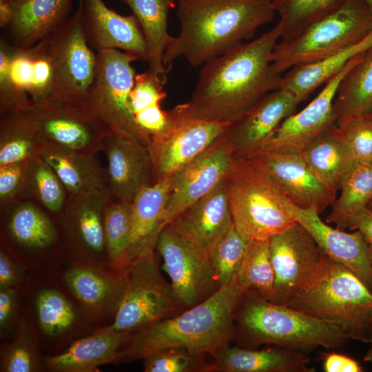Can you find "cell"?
<instances>
[{
  "label": "cell",
  "mask_w": 372,
  "mask_h": 372,
  "mask_svg": "<svg viewBox=\"0 0 372 372\" xmlns=\"http://www.w3.org/2000/svg\"><path fill=\"white\" fill-rule=\"evenodd\" d=\"M168 112V122L147 145L154 183L173 176L223 135L230 124L194 117L187 103Z\"/></svg>",
  "instance_id": "12"
},
{
  "label": "cell",
  "mask_w": 372,
  "mask_h": 372,
  "mask_svg": "<svg viewBox=\"0 0 372 372\" xmlns=\"http://www.w3.org/2000/svg\"><path fill=\"white\" fill-rule=\"evenodd\" d=\"M296 220L310 234L323 252L332 260L352 271L372 291V264L369 244L362 233L335 229L320 218L315 207L300 208L292 204Z\"/></svg>",
  "instance_id": "22"
},
{
  "label": "cell",
  "mask_w": 372,
  "mask_h": 372,
  "mask_svg": "<svg viewBox=\"0 0 372 372\" xmlns=\"http://www.w3.org/2000/svg\"><path fill=\"white\" fill-rule=\"evenodd\" d=\"M23 278L19 266L2 249L0 250V289L16 288Z\"/></svg>",
  "instance_id": "48"
},
{
  "label": "cell",
  "mask_w": 372,
  "mask_h": 372,
  "mask_svg": "<svg viewBox=\"0 0 372 372\" xmlns=\"http://www.w3.org/2000/svg\"><path fill=\"white\" fill-rule=\"evenodd\" d=\"M210 372H313L306 352L277 347L262 349L228 346L211 356Z\"/></svg>",
  "instance_id": "28"
},
{
  "label": "cell",
  "mask_w": 372,
  "mask_h": 372,
  "mask_svg": "<svg viewBox=\"0 0 372 372\" xmlns=\"http://www.w3.org/2000/svg\"><path fill=\"white\" fill-rule=\"evenodd\" d=\"M339 128L355 163H372V116H358Z\"/></svg>",
  "instance_id": "45"
},
{
  "label": "cell",
  "mask_w": 372,
  "mask_h": 372,
  "mask_svg": "<svg viewBox=\"0 0 372 372\" xmlns=\"http://www.w3.org/2000/svg\"><path fill=\"white\" fill-rule=\"evenodd\" d=\"M369 256H370L371 262V264H372V243L369 244Z\"/></svg>",
  "instance_id": "54"
},
{
  "label": "cell",
  "mask_w": 372,
  "mask_h": 372,
  "mask_svg": "<svg viewBox=\"0 0 372 372\" xmlns=\"http://www.w3.org/2000/svg\"><path fill=\"white\" fill-rule=\"evenodd\" d=\"M120 1L127 5L138 21L147 45L149 71L166 79L163 56L173 38L167 31V20L174 0Z\"/></svg>",
  "instance_id": "32"
},
{
  "label": "cell",
  "mask_w": 372,
  "mask_h": 372,
  "mask_svg": "<svg viewBox=\"0 0 372 372\" xmlns=\"http://www.w3.org/2000/svg\"><path fill=\"white\" fill-rule=\"evenodd\" d=\"M366 4L367 5L368 8H369L371 14H372V0H363Z\"/></svg>",
  "instance_id": "53"
},
{
  "label": "cell",
  "mask_w": 372,
  "mask_h": 372,
  "mask_svg": "<svg viewBox=\"0 0 372 372\" xmlns=\"http://www.w3.org/2000/svg\"><path fill=\"white\" fill-rule=\"evenodd\" d=\"M110 196L105 187L68 197L63 226L79 261L106 263L103 215Z\"/></svg>",
  "instance_id": "19"
},
{
  "label": "cell",
  "mask_w": 372,
  "mask_h": 372,
  "mask_svg": "<svg viewBox=\"0 0 372 372\" xmlns=\"http://www.w3.org/2000/svg\"><path fill=\"white\" fill-rule=\"evenodd\" d=\"M35 309L38 322L43 333L56 337L69 331L76 320L75 309L60 291L45 289L37 296Z\"/></svg>",
  "instance_id": "42"
},
{
  "label": "cell",
  "mask_w": 372,
  "mask_h": 372,
  "mask_svg": "<svg viewBox=\"0 0 372 372\" xmlns=\"http://www.w3.org/2000/svg\"><path fill=\"white\" fill-rule=\"evenodd\" d=\"M367 207L372 209V200L369 202Z\"/></svg>",
  "instance_id": "55"
},
{
  "label": "cell",
  "mask_w": 372,
  "mask_h": 372,
  "mask_svg": "<svg viewBox=\"0 0 372 372\" xmlns=\"http://www.w3.org/2000/svg\"><path fill=\"white\" fill-rule=\"evenodd\" d=\"M349 229L358 230L368 244L372 243V209L365 207L359 210L351 218Z\"/></svg>",
  "instance_id": "50"
},
{
  "label": "cell",
  "mask_w": 372,
  "mask_h": 372,
  "mask_svg": "<svg viewBox=\"0 0 372 372\" xmlns=\"http://www.w3.org/2000/svg\"><path fill=\"white\" fill-rule=\"evenodd\" d=\"M24 109L45 143L89 154L102 149L107 132L85 107L49 98Z\"/></svg>",
  "instance_id": "14"
},
{
  "label": "cell",
  "mask_w": 372,
  "mask_h": 372,
  "mask_svg": "<svg viewBox=\"0 0 372 372\" xmlns=\"http://www.w3.org/2000/svg\"><path fill=\"white\" fill-rule=\"evenodd\" d=\"M370 344V347L364 355L363 360L364 362L371 363L372 365V342Z\"/></svg>",
  "instance_id": "52"
},
{
  "label": "cell",
  "mask_w": 372,
  "mask_h": 372,
  "mask_svg": "<svg viewBox=\"0 0 372 372\" xmlns=\"http://www.w3.org/2000/svg\"><path fill=\"white\" fill-rule=\"evenodd\" d=\"M244 295L270 300L274 290V272L271 261L269 240L248 241L236 276Z\"/></svg>",
  "instance_id": "39"
},
{
  "label": "cell",
  "mask_w": 372,
  "mask_h": 372,
  "mask_svg": "<svg viewBox=\"0 0 372 372\" xmlns=\"http://www.w3.org/2000/svg\"><path fill=\"white\" fill-rule=\"evenodd\" d=\"M63 279L90 316L96 320L114 317L127 287L126 272L94 261L75 262Z\"/></svg>",
  "instance_id": "21"
},
{
  "label": "cell",
  "mask_w": 372,
  "mask_h": 372,
  "mask_svg": "<svg viewBox=\"0 0 372 372\" xmlns=\"http://www.w3.org/2000/svg\"><path fill=\"white\" fill-rule=\"evenodd\" d=\"M96 154L74 151L45 143L39 155L54 170L68 196L107 187L106 172Z\"/></svg>",
  "instance_id": "29"
},
{
  "label": "cell",
  "mask_w": 372,
  "mask_h": 372,
  "mask_svg": "<svg viewBox=\"0 0 372 372\" xmlns=\"http://www.w3.org/2000/svg\"><path fill=\"white\" fill-rule=\"evenodd\" d=\"M274 272L271 302L289 306L324 271L330 258L297 221L269 239Z\"/></svg>",
  "instance_id": "11"
},
{
  "label": "cell",
  "mask_w": 372,
  "mask_h": 372,
  "mask_svg": "<svg viewBox=\"0 0 372 372\" xmlns=\"http://www.w3.org/2000/svg\"><path fill=\"white\" fill-rule=\"evenodd\" d=\"M131 333L121 332L110 325L71 344L63 353L47 357L44 366L52 372H94L107 364L118 363L121 349Z\"/></svg>",
  "instance_id": "27"
},
{
  "label": "cell",
  "mask_w": 372,
  "mask_h": 372,
  "mask_svg": "<svg viewBox=\"0 0 372 372\" xmlns=\"http://www.w3.org/2000/svg\"><path fill=\"white\" fill-rule=\"evenodd\" d=\"M280 39L276 23L258 38L202 65L187 102L191 114L200 119L231 124L265 95L280 89L283 74L273 70L270 59Z\"/></svg>",
  "instance_id": "1"
},
{
  "label": "cell",
  "mask_w": 372,
  "mask_h": 372,
  "mask_svg": "<svg viewBox=\"0 0 372 372\" xmlns=\"http://www.w3.org/2000/svg\"><path fill=\"white\" fill-rule=\"evenodd\" d=\"M247 244L232 223L210 247L207 254L220 288L237 276Z\"/></svg>",
  "instance_id": "41"
},
{
  "label": "cell",
  "mask_w": 372,
  "mask_h": 372,
  "mask_svg": "<svg viewBox=\"0 0 372 372\" xmlns=\"http://www.w3.org/2000/svg\"><path fill=\"white\" fill-rule=\"evenodd\" d=\"M235 159L225 133L195 159L172 176L165 207L168 225L188 206L225 180Z\"/></svg>",
  "instance_id": "15"
},
{
  "label": "cell",
  "mask_w": 372,
  "mask_h": 372,
  "mask_svg": "<svg viewBox=\"0 0 372 372\" xmlns=\"http://www.w3.org/2000/svg\"><path fill=\"white\" fill-rule=\"evenodd\" d=\"M106 263L127 272L131 266L129 247L132 233V203L110 199L103 215Z\"/></svg>",
  "instance_id": "36"
},
{
  "label": "cell",
  "mask_w": 372,
  "mask_h": 372,
  "mask_svg": "<svg viewBox=\"0 0 372 372\" xmlns=\"http://www.w3.org/2000/svg\"><path fill=\"white\" fill-rule=\"evenodd\" d=\"M45 144L24 108L1 114L0 166L27 161Z\"/></svg>",
  "instance_id": "34"
},
{
  "label": "cell",
  "mask_w": 372,
  "mask_h": 372,
  "mask_svg": "<svg viewBox=\"0 0 372 372\" xmlns=\"http://www.w3.org/2000/svg\"><path fill=\"white\" fill-rule=\"evenodd\" d=\"M232 223L226 178L185 208L168 225L207 254L212 244Z\"/></svg>",
  "instance_id": "25"
},
{
  "label": "cell",
  "mask_w": 372,
  "mask_h": 372,
  "mask_svg": "<svg viewBox=\"0 0 372 372\" xmlns=\"http://www.w3.org/2000/svg\"><path fill=\"white\" fill-rule=\"evenodd\" d=\"M325 372H362V368L355 360L342 354L331 353L324 356Z\"/></svg>",
  "instance_id": "49"
},
{
  "label": "cell",
  "mask_w": 372,
  "mask_h": 372,
  "mask_svg": "<svg viewBox=\"0 0 372 372\" xmlns=\"http://www.w3.org/2000/svg\"><path fill=\"white\" fill-rule=\"evenodd\" d=\"M156 248L163 258V269L186 309L200 304L220 289L208 254L169 225L161 231Z\"/></svg>",
  "instance_id": "13"
},
{
  "label": "cell",
  "mask_w": 372,
  "mask_h": 372,
  "mask_svg": "<svg viewBox=\"0 0 372 372\" xmlns=\"http://www.w3.org/2000/svg\"><path fill=\"white\" fill-rule=\"evenodd\" d=\"M86 39L96 52L117 49L147 61V45L134 14L124 16L108 8L103 0H79Z\"/></svg>",
  "instance_id": "23"
},
{
  "label": "cell",
  "mask_w": 372,
  "mask_h": 372,
  "mask_svg": "<svg viewBox=\"0 0 372 372\" xmlns=\"http://www.w3.org/2000/svg\"><path fill=\"white\" fill-rule=\"evenodd\" d=\"M362 53L353 58L341 72L324 84L320 93L304 108L286 118L260 151L300 154L335 125L333 102L338 85Z\"/></svg>",
  "instance_id": "16"
},
{
  "label": "cell",
  "mask_w": 372,
  "mask_h": 372,
  "mask_svg": "<svg viewBox=\"0 0 372 372\" xmlns=\"http://www.w3.org/2000/svg\"><path fill=\"white\" fill-rule=\"evenodd\" d=\"M7 231L18 245L31 250H43L57 239L56 227L49 217L30 202L14 205L10 209Z\"/></svg>",
  "instance_id": "35"
},
{
  "label": "cell",
  "mask_w": 372,
  "mask_h": 372,
  "mask_svg": "<svg viewBox=\"0 0 372 372\" xmlns=\"http://www.w3.org/2000/svg\"><path fill=\"white\" fill-rule=\"evenodd\" d=\"M340 190L326 220L338 228H349L353 216L372 200V163H355Z\"/></svg>",
  "instance_id": "38"
},
{
  "label": "cell",
  "mask_w": 372,
  "mask_h": 372,
  "mask_svg": "<svg viewBox=\"0 0 372 372\" xmlns=\"http://www.w3.org/2000/svg\"><path fill=\"white\" fill-rule=\"evenodd\" d=\"M72 6V0H0L1 40L13 48H30L61 25Z\"/></svg>",
  "instance_id": "17"
},
{
  "label": "cell",
  "mask_w": 372,
  "mask_h": 372,
  "mask_svg": "<svg viewBox=\"0 0 372 372\" xmlns=\"http://www.w3.org/2000/svg\"><path fill=\"white\" fill-rule=\"evenodd\" d=\"M372 109V48L348 70L340 82L333 102L335 125L368 114Z\"/></svg>",
  "instance_id": "33"
},
{
  "label": "cell",
  "mask_w": 372,
  "mask_h": 372,
  "mask_svg": "<svg viewBox=\"0 0 372 372\" xmlns=\"http://www.w3.org/2000/svg\"><path fill=\"white\" fill-rule=\"evenodd\" d=\"M27 161L0 166L1 205L10 203L23 191Z\"/></svg>",
  "instance_id": "46"
},
{
  "label": "cell",
  "mask_w": 372,
  "mask_h": 372,
  "mask_svg": "<svg viewBox=\"0 0 372 372\" xmlns=\"http://www.w3.org/2000/svg\"><path fill=\"white\" fill-rule=\"evenodd\" d=\"M45 39L54 70L50 98L85 107L95 79L96 52L85 36L79 1L75 12Z\"/></svg>",
  "instance_id": "9"
},
{
  "label": "cell",
  "mask_w": 372,
  "mask_h": 372,
  "mask_svg": "<svg viewBox=\"0 0 372 372\" xmlns=\"http://www.w3.org/2000/svg\"><path fill=\"white\" fill-rule=\"evenodd\" d=\"M288 307L337 323L350 339L363 342L372 319V291L330 259L323 273Z\"/></svg>",
  "instance_id": "6"
},
{
  "label": "cell",
  "mask_w": 372,
  "mask_h": 372,
  "mask_svg": "<svg viewBox=\"0 0 372 372\" xmlns=\"http://www.w3.org/2000/svg\"><path fill=\"white\" fill-rule=\"evenodd\" d=\"M363 342L371 343L372 342V319L369 324L366 332L365 333Z\"/></svg>",
  "instance_id": "51"
},
{
  "label": "cell",
  "mask_w": 372,
  "mask_h": 372,
  "mask_svg": "<svg viewBox=\"0 0 372 372\" xmlns=\"http://www.w3.org/2000/svg\"><path fill=\"white\" fill-rule=\"evenodd\" d=\"M370 114V115L372 116V109H371V111H370L368 114Z\"/></svg>",
  "instance_id": "56"
},
{
  "label": "cell",
  "mask_w": 372,
  "mask_h": 372,
  "mask_svg": "<svg viewBox=\"0 0 372 372\" xmlns=\"http://www.w3.org/2000/svg\"><path fill=\"white\" fill-rule=\"evenodd\" d=\"M345 0H273L276 14L279 15L280 41H292L311 26L329 16Z\"/></svg>",
  "instance_id": "37"
},
{
  "label": "cell",
  "mask_w": 372,
  "mask_h": 372,
  "mask_svg": "<svg viewBox=\"0 0 372 372\" xmlns=\"http://www.w3.org/2000/svg\"><path fill=\"white\" fill-rule=\"evenodd\" d=\"M315 175L328 187L337 192L355 165L340 129L332 126L301 153Z\"/></svg>",
  "instance_id": "31"
},
{
  "label": "cell",
  "mask_w": 372,
  "mask_h": 372,
  "mask_svg": "<svg viewBox=\"0 0 372 372\" xmlns=\"http://www.w3.org/2000/svg\"><path fill=\"white\" fill-rule=\"evenodd\" d=\"M298 103L282 88L262 97L227 128V136L235 158H251L260 152L282 122L295 113Z\"/></svg>",
  "instance_id": "18"
},
{
  "label": "cell",
  "mask_w": 372,
  "mask_h": 372,
  "mask_svg": "<svg viewBox=\"0 0 372 372\" xmlns=\"http://www.w3.org/2000/svg\"><path fill=\"white\" fill-rule=\"evenodd\" d=\"M235 336L245 347L272 344L306 353L342 348L350 339L337 323L251 295H243L238 304Z\"/></svg>",
  "instance_id": "4"
},
{
  "label": "cell",
  "mask_w": 372,
  "mask_h": 372,
  "mask_svg": "<svg viewBox=\"0 0 372 372\" xmlns=\"http://www.w3.org/2000/svg\"><path fill=\"white\" fill-rule=\"evenodd\" d=\"M372 48V32L360 42L318 61L295 66L283 74L281 88L298 104L338 74L357 55Z\"/></svg>",
  "instance_id": "30"
},
{
  "label": "cell",
  "mask_w": 372,
  "mask_h": 372,
  "mask_svg": "<svg viewBox=\"0 0 372 372\" xmlns=\"http://www.w3.org/2000/svg\"><path fill=\"white\" fill-rule=\"evenodd\" d=\"M126 274L125 294L110 325L114 330L132 333L186 309L162 276L154 254L134 261Z\"/></svg>",
  "instance_id": "10"
},
{
  "label": "cell",
  "mask_w": 372,
  "mask_h": 372,
  "mask_svg": "<svg viewBox=\"0 0 372 372\" xmlns=\"http://www.w3.org/2000/svg\"><path fill=\"white\" fill-rule=\"evenodd\" d=\"M172 176L143 188L132 202V233L129 257L132 263L154 254L159 235L166 226L165 213Z\"/></svg>",
  "instance_id": "26"
},
{
  "label": "cell",
  "mask_w": 372,
  "mask_h": 372,
  "mask_svg": "<svg viewBox=\"0 0 372 372\" xmlns=\"http://www.w3.org/2000/svg\"><path fill=\"white\" fill-rule=\"evenodd\" d=\"M203 352L183 347L165 349L143 360L145 372H210V363Z\"/></svg>",
  "instance_id": "44"
},
{
  "label": "cell",
  "mask_w": 372,
  "mask_h": 372,
  "mask_svg": "<svg viewBox=\"0 0 372 372\" xmlns=\"http://www.w3.org/2000/svg\"><path fill=\"white\" fill-rule=\"evenodd\" d=\"M372 32V14L363 0H345L335 12L296 39L278 41L271 53L273 70L289 69L324 59L353 45Z\"/></svg>",
  "instance_id": "7"
},
{
  "label": "cell",
  "mask_w": 372,
  "mask_h": 372,
  "mask_svg": "<svg viewBox=\"0 0 372 372\" xmlns=\"http://www.w3.org/2000/svg\"><path fill=\"white\" fill-rule=\"evenodd\" d=\"M180 31L163 56L165 65L184 59L203 65L254 37L271 22L273 0H176Z\"/></svg>",
  "instance_id": "2"
},
{
  "label": "cell",
  "mask_w": 372,
  "mask_h": 372,
  "mask_svg": "<svg viewBox=\"0 0 372 372\" xmlns=\"http://www.w3.org/2000/svg\"><path fill=\"white\" fill-rule=\"evenodd\" d=\"M24 190L52 212L60 213L65 206L68 193L65 186L39 154L27 161Z\"/></svg>",
  "instance_id": "40"
},
{
  "label": "cell",
  "mask_w": 372,
  "mask_h": 372,
  "mask_svg": "<svg viewBox=\"0 0 372 372\" xmlns=\"http://www.w3.org/2000/svg\"><path fill=\"white\" fill-rule=\"evenodd\" d=\"M243 295L236 277L200 304L131 333L119 351L118 363L174 347L213 356L235 336V316Z\"/></svg>",
  "instance_id": "3"
},
{
  "label": "cell",
  "mask_w": 372,
  "mask_h": 372,
  "mask_svg": "<svg viewBox=\"0 0 372 372\" xmlns=\"http://www.w3.org/2000/svg\"><path fill=\"white\" fill-rule=\"evenodd\" d=\"M107 158V185L116 199L132 203L144 187L154 183L146 145L116 132L105 134L102 149Z\"/></svg>",
  "instance_id": "20"
},
{
  "label": "cell",
  "mask_w": 372,
  "mask_h": 372,
  "mask_svg": "<svg viewBox=\"0 0 372 372\" xmlns=\"http://www.w3.org/2000/svg\"><path fill=\"white\" fill-rule=\"evenodd\" d=\"M251 158L267 167L287 198L298 207H315L320 213L335 200L337 192L315 175L301 154L260 151Z\"/></svg>",
  "instance_id": "24"
},
{
  "label": "cell",
  "mask_w": 372,
  "mask_h": 372,
  "mask_svg": "<svg viewBox=\"0 0 372 372\" xmlns=\"http://www.w3.org/2000/svg\"><path fill=\"white\" fill-rule=\"evenodd\" d=\"M139 58L117 49L96 52L94 81L85 107L107 133L116 132L145 145L148 139L138 127L130 107V94Z\"/></svg>",
  "instance_id": "8"
},
{
  "label": "cell",
  "mask_w": 372,
  "mask_h": 372,
  "mask_svg": "<svg viewBox=\"0 0 372 372\" xmlns=\"http://www.w3.org/2000/svg\"><path fill=\"white\" fill-rule=\"evenodd\" d=\"M227 183L233 223L247 240H268L296 222L292 203L258 159L235 158Z\"/></svg>",
  "instance_id": "5"
},
{
  "label": "cell",
  "mask_w": 372,
  "mask_h": 372,
  "mask_svg": "<svg viewBox=\"0 0 372 372\" xmlns=\"http://www.w3.org/2000/svg\"><path fill=\"white\" fill-rule=\"evenodd\" d=\"M43 369L30 326L25 318L19 320L10 342L1 348V372H37Z\"/></svg>",
  "instance_id": "43"
},
{
  "label": "cell",
  "mask_w": 372,
  "mask_h": 372,
  "mask_svg": "<svg viewBox=\"0 0 372 372\" xmlns=\"http://www.w3.org/2000/svg\"><path fill=\"white\" fill-rule=\"evenodd\" d=\"M17 295L16 288L0 289V331L3 335L10 331L17 315Z\"/></svg>",
  "instance_id": "47"
}]
</instances>
